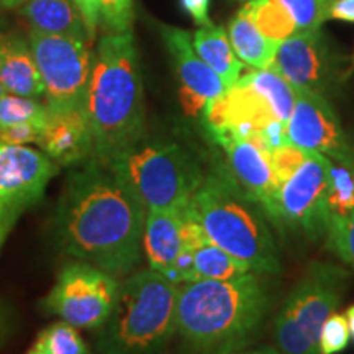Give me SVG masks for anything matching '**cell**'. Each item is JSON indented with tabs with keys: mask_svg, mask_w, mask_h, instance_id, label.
<instances>
[{
	"mask_svg": "<svg viewBox=\"0 0 354 354\" xmlns=\"http://www.w3.org/2000/svg\"><path fill=\"white\" fill-rule=\"evenodd\" d=\"M287 140L305 151H315L354 169V143L328 99L295 91V105L287 122Z\"/></svg>",
	"mask_w": 354,
	"mask_h": 354,
	"instance_id": "obj_12",
	"label": "cell"
},
{
	"mask_svg": "<svg viewBox=\"0 0 354 354\" xmlns=\"http://www.w3.org/2000/svg\"><path fill=\"white\" fill-rule=\"evenodd\" d=\"M13 223H15V221H13L10 216L6 214L3 207L0 205V246H2V243H3V240H6L7 233L10 232Z\"/></svg>",
	"mask_w": 354,
	"mask_h": 354,
	"instance_id": "obj_38",
	"label": "cell"
},
{
	"mask_svg": "<svg viewBox=\"0 0 354 354\" xmlns=\"http://www.w3.org/2000/svg\"><path fill=\"white\" fill-rule=\"evenodd\" d=\"M179 286L151 268L128 276L97 328L100 354H165L176 331Z\"/></svg>",
	"mask_w": 354,
	"mask_h": 354,
	"instance_id": "obj_5",
	"label": "cell"
},
{
	"mask_svg": "<svg viewBox=\"0 0 354 354\" xmlns=\"http://www.w3.org/2000/svg\"><path fill=\"white\" fill-rule=\"evenodd\" d=\"M3 94H7V92H6V88H3L2 84H0V97H2Z\"/></svg>",
	"mask_w": 354,
	"mask_h": 354,
	"instance_id": "obj_42",
	"label": "cell"
},
{
	"mask_svg": "<svg viewBox=\"0 0 354 354\" xmlns=\"http://www.w3.org/2000/svg\"><path fill=\"white\" fill-rule=\"evenodd\" d=\"M236 354H282V353L277 351V349H274V348L264 346V348L251 349V351H240V353H236Z\"/></svg>",
	"mask_w": 354,
	"mask_h": 354,
	"instance_id": "obj_39",
	"label": "cell"
},
{
	"mask_svg": "<svg viewBox=\"0 0 354 354\" xmlns=\"http://www.w3.org/2000/svg\"><path fill=\"white\" fill-rule=\"evenodd\" d=\"M161 37L172 57L180 86V104L189 117H201L212 100L227 91L215 71L197 55L192 35L176 26L162 25Z\"/></svg>",
	"mask_w": 354,
	"mask_h": 354,
	"instance_id": "obj_15",
	"label": "cell"
},
{
	"mask_svg": "<svg viewBox=\"0 0 354 354\" xmlns=\"http://www.w3.org/2000/svg\"><path fill=\"white\" fill-rule=\"evenodd\" d=\"M46 123H17V125L2 128L0 130V141L8 145H30L39 143L43 135V128Z\"/></svg>",
	"mask_w": 354,
	"mask_h": 354,
	"instance_id": "obj_34",
	"label": "cell"
},
{
	"mask_svg": "<svg viewBox=\"0 0 354 354\" xmlns=\"http://www.w3.org/2000/svg\"><path fill=\"white\" fill-rule=\"evenodd\" d=\"M86 113L94 158L109 166L145 138V97L138 50L131 30L107 33L97 44Z\"/></svg>",
	"mask_w": 354,
	"mask_h": 354,
	"instance_id": "obj_3",
	"label": "cell"
},
{
	"mask_svg": "<svg viewBox=\"0 0 354 354\" xmlns=\"http://www.w3.org/2000/svg\"><path fill=\"white\" fill-rule=\"evenodd\" d=\"M305 158H307V151L292 143L274 148L271 154V166L274 174L277 177L279 184H282L284 180L289 179V177L299 169V166L302 165Z\"/></svg>",
	"mask_w": 354,
	"mask_h": 354,
	"instance_id": "obj_33",
	"label": "cell"
},
{
	"mask_svg": "<svg viewBox=\"0 0 354 354\" xmlns=\"http://www.w3.org/2000/svg\"><path fill=\"white\" fill-rule=\"evenodd\" d=\"M325 233L330 250L354 269V212Z\"/></svg>",
	"mask_w": 354,
	"mask_h": 354,
	"instance_id": "obj_31",
	"label": "cell"
},
{
	"mask_svg": "<svg viewBox=\"0 0 354 354\" xmlns=\"http://www.w3.org/2000/svg\"><path fill=\"white\" fill-rule=\"evenodd\" d=\"M46 120L48 109L44 102L12 94L0 97V130L17 123H46Z\"/></svg>",
	"mask_w": 354,
	"mask_h": 354,
	"instance_id": "obj_28",
	"label": "cell"
},
{
	"mask_svg": "<svg viewBox=\"0 0 354 354\" xmlns=\"http://www.w3.org/2000/svg\"><path fill=\"white\" fill-rule=\"evenodd\" d=\"M243 10L250 15L266 38L277 43L284 41L297 32L292 17L276 0H248Z\"/></svg>",
	"mask_w": 354,
	"mask_h": 354,
	"instance_id": "obj_26",
	"label": "cell"
},
{
	"mask_svg": "<svg viewBox=\"0 0 354 354\" xmlns=\"http://www.w3.org/2000/svg\"><path fill=\"white\" fill-rule=\"evenodd\" d=\"M192 44L203 63L215 71L227 88L243 76L245 64L234 53L225 26L215 24L201 26L192 33Z\"/></svg>",
	"mask_w": 354,
	"mask_h": 354,
	"instance_id": "obj_21",
	"label": "cell"
},
{
	"mask_svg": "<svg viewBox=\"0 0 354 354\" xmlns=\"http://www.w3.org/2000/svg\"><path fill=\"white\" fill-rule=\"evenodd\" d=\"M185 214L207 238L256 274L281 272V261L264 212L243 192L227 171L203 176Z\"/></svg>",
	"mask_w": 354,
	"mask_h": 354,
	"instance_id": "obj_4",
	"label": "cell"
},
{
	"mask_svg": "<svg viewBox=\"0 0 354 354\" xmlns=\"http://www.w3.org/2000/svg\"><path fill=\"white\" fill-rule=\"evenodd\" d=\"M109 167L146 210L185 212L205 176L183 146L165 140H140Z\"/></svg>",
	"mask_w": 354,
	"mask_h": 354,
	"instance_id": "obj_6",
	"label": "cell"
},
{
	"mask_svg": "<svg viewBox=\"0 0 354 354\" xmlns=\"http://www.w3.org/2000/svg\"><path fill=\"white\" fill-rule=\"evenodd\" d=\"M344 317H346L348 320V326H349V335H351V338L354 339V305H351L346 310V313H344Z\"/></svg>",
	"mask_w": 354,
	"mask_h": 354,
	"instance_id": "obj_40",
	"label": "cell"
},
{
	"mask_svg": "<svg viewBox=\"0 0 354 354\" xmlns=\"http://www.w3.org/2000/svg\"><path fill=\"white\" fill-rule=\"evenodd\" d=\"M269 68L295 91H307L328 99L343 81V59L320 30L295 32L279 44Z\"/></svg>",
	"mask_w": 354,
	"mask_h": 354,
	"instance_id": "obj_10",
	"label": "cell"
},
{
	"mask_svg": "<svg viewBox=\"0 0 354 354\" xmlns=\"http://www.w3.org/2000/svg\"><path fill=\"white\" fill-rule=\"evenodd\" d=\"M238 82L251 87L261 97H264L266 102L271 105L277 120L287 127L295 105V88L281 74L271 68L253 69L243 74Z\"/></svg>",
	"mask_w": 354,
	"mask_h": 354,
	"instance_id": "obj_23",
	"label": "cell"
},
{
	"mask_svg": "<svg viewBox=\"0 0 354 354\" xmlns=\"http://www.w3.org/2000/svg\"><path fill=\"white\" fill-rule=\"evenodd\" d=\"M25 0H0V8H15L20 7Z\"/></svg>",
	"mask_w": 354,
	"mask_h": 354,
	"instance_id": "obj_41",
	"label": "cell"
},
{
	"mask_svg": "<svg viewBox=\"0 0 354 354\" xmlns=\"http://www.w3.org/2000/svg\"><path fill=\"white\" fill-rule=\"evenodd\" d=\"M0 84L7 94L44 99V84L30 41L0 33Z\"/></svg>",
	"mask_w": 354,
	"mask_h": 354,
	"instance_id": "obj_19",
	"label": "cell"
},
{
	"mask_svg": "<svg viewBox=\"0 0 354 354\" xmlns=\"http://www.w3.org/2000/svg\"><path fill=\"white\" fill-rule=\"evenodd\" d=\"M354 212V169L331 161L325 201V232Z\"/></svg>",
	"mask_w": 354,
	"mask_h": 354,
	"instance_id": "obj_25",
	"label": "cell"
},
{
	"mask_svg": "<svg viewBox=\"0 0 354 354\" xmlns=\"http://www.w3.org/2000/svg\"><path fill=\"white\" fill-rule=\"evenodd\" d=\"M201 117L209 135L232 133L241 138L279 122L264 97L240 82L212 100Z\"/></svg>",
	"mask_w": 354,
	"mask_h": 354,
	"instance_id": "obj_16",
	"label": "cell"
},
{
	"mask_svg": "<svg viewBox=\"0 0 354 354\" xmlns=\"http://www.w3.org/2000/svg\"><path fill=\"white\" fill-rule=\"evenodd\" d=\"M349 326L344 315L331 313L328 320L323 323L320 333V351L322 354H338L344 351L349 344Z\"/></svg>",
	"mask_w": 354,
	"mask_h": 354,
	"instance_id": "obj_32",
	"label": "cell"
},
{
	"mask_svg": "<svg viewBox=\"0 0 354 354\" xmlns=\"http://www.w3.org/2000/svg\"><path fill=\"white\" fill-rule=\"evenodd\" d=\"M349 272L325 261L310 263L290 290L274 323V339L282 354H322L323 323L342 302Z\"/></svg>",
	"mask_w": 354,
	"mask_h": 354,
	"instance_id": "obj_7",
	"label": "cell"
},
{
	"mask_svg": "<svg viewBox=\"0 0 354 354\" xmlns=\"http://www.w3.org/2000/svg\"><path fill=\"white\" fill-rule=\"evenodd\" d=\"M146 209L131 189L95 158L68 177L56 214L57 240L64 253L127 277L143 248Z\"/></svg>",
	"mask_w": 354,
	"mask_h": 354,
	"instance_id": "obj_1",
	"label": "cell"
},
{
	"mask_svg": "<svg viewBox=\"0 0 354 354\" xmlns=\"http://www.w3.org/2000/svg\"><path fill=\"white\" fill-rule=\"evenodd\" d=\"M227 32L230 43L243 64L253 69H266L272 64L281 43L266 38L243 8L230 20Z\"/></svg>",
	"mask_w": 354,
	"mask_h": 354,
	"instance_id": "obj_22",
	"label": "cell"
},
{
	"mask_svg": "<svg viewBox=\"0 0 354 354\" xmlns=\"http://www.w3.org/2000/svg\"><path fill=\"white\" fill-rule=\"evenodd\" d=\"M26 354H91L76 326L56 322L38 335Z\"/></svg>",
	"mask_w": 354,
	"mask_h": 354,
	"instance_id": "obj_27",
	"label": "cell"
},
{
	"mask_svg": "<svg viewBox=\"0 0 354 354\" xmlns=\"http://www.w3.org/2000/svg\"><path fill=\"white\" fill-rule=\"evenodd\" d=\"M271 305L261 274L228 281L183 282L176 331L180 354H236L258 336Z\"/></svg>",
	"mask_w": 354,
	"mask_h": 354,
	"instance_id": "obj_2",
	"label": "cell"
},
{
	"mask_svg": "<svg viewBox=\"0 0 354 354\" xmlns=\"http://www.w3.org/2000/svg\"><path fill=\"white\" fill-rule=\"evenodd\" d=\"M30 48L44 84L48 113L86 110L94 53L88 41L32 30Z\"/></svg>",
	"mask_w": 354,
	"mask_h": 354,
	"instance_id": "obj_8",
	"label": "cell"
},
{
	"mask_svg": "<svg viewBox=\"0 0 354 354\" xmlns=\"http://www.w3.org/2000/svg\"><path fill=\"white\" fill-rule=\"evenodd\" d=\"M330 169V158L307 151V158L299 169L279 187L277 227L299 230L312 240L325 233Z\"/></svg>",
	"mask_w": 354,
	"mask_h": 354,
	"instance_id": "obj_11",
	"label": "cell"
},
{
	"mask_svg": "<svg viewBox=\"0 0 354 354\" xmlns=\"http://www.w3.org/2000/svg\"><path fill=\"white\" fill-rule=\"evenodd\" d=\"M20 15L38 32L92 43L74 0H25L20 6Z\"/></svg>",
	"mask_w": 354,
	"mask_h": 354,
	"instance_id": "obj_20",
	"label": "cell"
},
{
	"mask_svg": "<svg viewBox=\"0 0 354 354\" xmlns=\"http://www.w3.org/2000/svg\"><path fill=\"white\" fill-rule=\"evenodd\" d=\"M349 71H354V57H353V66H351V69H349Z\"/></svg>",
	"mask_w": 354,
	"mask_h": 354,
	"instance_id": "obj_43",
	"label": "cell"
},
{
	"mask_svg": "<svg viewBox=\"0 0 354 354\" xmlns=\"http://www.w3.org/2000/svg\"><path fill=\"white\" fill-rule=\"evenodd\" d=\"M330 19L354 24V0H335L330 8Z\"/></svg>",
	"mask_w": 354,
	"mask_h": 354,
	"instance_id": "obj_37",
	"label": "cell"
},
{
	"mask_svg": "<svg viewBox=\"0 0 354 354\" xmlns=\"http://www.w3.org/2000/svg\"><path fill=\"white\" fill-rule=\"evenodd\" d=\"M210 136L227 154V172L234 183L240 185L248 197L258 203L272 223L277 225V196L281 184L272 171L271 156L264 154L248 140L232 133Z\"/></svg>",
	"mask_w": 354,
	"mask_h": 354,
	"instance_id": "obj_14",
	"label": "cell"
},
{
	"mask_svg": "<svg viewBox=\"0 0 354 354\" xmlns=\"http://www.w3.org/2000/svg\"><path fill=\"white\" fill-rule=\"evenodd\" d=\"M253 272L245 263L234 258L209 238L194 251V281H228Z\"/></svg>",
	"mask_w": 354,
	"mask_h": 354,
	"instance_id": "obj_24",
	"label": "cell"
},
{
	"mask_svg": "<svg viewBox=\"0 0 354 354\" xmlns=\"http://www.w3.org/2000/svg\"><path fill=\"white\" fill-rule=\"evenodd\" d=\"M38 145L57 166L84 165L94 158V143L86 110L48 113Z\"/></svg>",
	"mask_w": 354,
	"mask_h": 354,
	"instance_id": "obj_17",
	"label": "cell"
},
{
	"mask_svg": "<svg viewBox=\"0 0 354 354\" xmlns=\"http://www.w3.org/2000/svg\"><path fill=\"white\" fill-rule=\"evenodd\" d=\"M294 20L297 32L320 30L330 19V8L335 0H276Z\"/></svg>",
	"mask_w": 354,
	"mask_h": 354,
	"instance_id": "obj_29",
	"label": "cell"
},
{
	"mask_svg": "<svg viewBox=\"0 0 354 354\" xmlns=\"http://www.w3.org/2000/svg\"><path fill=\"white\" fill-rule=\"evenodd\" d=\"M117 277L84 261L61 269L43 307L76 328H100L118 295Z\"/></svg>",
	"mask_w": 354,
	"mask_h": 354,
	"instance_id": "obj_9",
	"label": "cell"
},
{
	"mask_svg": "<svg viewBox=\"0 0 354 354\" xmlns=\"http://www.w3.org/2000/svg\"><path fill=\"white\" fill-rule=\"evenodd\" d=\"M57 169L59 166L46 153L0 141V205L6 214L15 221L38 202Z\"/></svg>",
	"mask_w": 354,
	"mask_h": 354,
	"instance_id": "obj_13",
	"label": "cell"
},
{
	"mask_svg": "<svg viewBox=\"0 0 354 354\" xmlns=\"http://www.w3.org/2000/svg\"><path fill=\"white\" fill-rule=\"evenodd\" d=\"M74 2H76L79 12H81L84 25H86V28H87L88 38H91V41H92V39L95 38L97 26H99V24H100L99 6H97V0H74Z\"/></svg>",
	"mask_w": 354,
	"mask_h": 354,
	"instance_id": "obj_35",
	"label": "cell"
},
{
	"mask_svg": "<svg viewBox=\"0 0 354 354\" xmlns=\"http://www.w3.org/2000/svg\"><path fill=\"white\" fill-rule=\"evenodd\" d=\"M184 212L146 210L143 248L149 268L167 279L183 251Z\"/></svg>",
	"mask_w": 354,
	"mask_h": 354,
	"instance_id": "obj_18",
	"label": "cell"
},
{
	"mask_svg": "<svg viewBox=\"0 0 354 354\" xmlns=\"http://www.w3.org/2000/svg\"><path fill=\"white\" fill-rule=\"evenodd\" d=\"M180 6L196 25L205 26L212 24L209 17L210 0H180Z\"/></svg>",
	"mask_w": 354,
	"mask_h": 354,
	"instance_id": "obj_36",
	"label": "cell"
},
{
	"mask_svg": "<svg viewBox=\"0 0 354 354\" xmlns=\"http://www.w3.org/2000/svg\"><path fill=\"white\" fill-rule=\"evenodd\" d=\"M99 19L107 33H125L133 21V0H97Z\"/></svg>",
	"mask_w": 354,
	"mask_h": 354,
	"instance_id": "obj_30",
	"label": "cell"
}]
</instances>
